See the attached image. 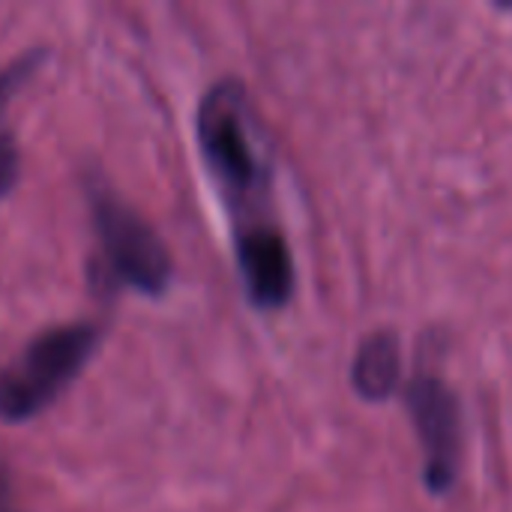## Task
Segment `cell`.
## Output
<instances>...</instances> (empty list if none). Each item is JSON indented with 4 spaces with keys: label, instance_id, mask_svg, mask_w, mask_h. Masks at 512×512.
<instances>
[{
    "label": "cell",
    "instance_id": "cell-1",
    "mask_svg": "<svg viewBox=\"0 0 512 512\" xmlns=\"http://www.w3.org/2000/svg\"><path fill=\"white\" fill-rule=\"evenodd\" d=\"M198 144L234 219V237L279 228L273 219V165L240 81H216L198 105Z\"/></svg>",
    "mask_w": 512,
    "mask_h": 512
},
{
    "label": "cell",
    "instance_id": "cell-2",
    "mask_svg": "<svg viewBox=\"0 0 512 512\" xmlns=\"http://www.w3.org/2000/svg\"><path fill=\"white\" fill-rule=\"evenodd\" d=\"M99 345L93 324H66L39 333L0 369V420L27 423L42 414L90 363Z\"/></svg>",
    "mask_w": 512,
    "mask_h": 512
},
{
    "label": "cell",
    "instance_id": "cell-3",
    "mask_svg": "<svg viewBox=\"0 0 512 512\" xmlns=\"http://www.w3.org/2000/svg\"><path fill=\"white\" fill-rule=\"evenodd\" d=\"M87 198L102 255L117 282L147 297H159L171 282V255L159 234L102 180L90 183Z\"/></svg>",
    "mask_w": 512,
    "mask_h": 512
},
{
    "label": "cell",
    "instance_id": "cell-4",
    "mask_svg": "<svg viewBox=\"0 0 512 512\" xmlns=\"http://www.w3.org/2000/svg\"><path fill=\"white\" fill-rule=\"evenodd\" d=\"M408 411L420 432L426 453V486L435 495H444L459 477L462 456V411L453 390L432 375H420L408 387Z\"/></svg>",
    "mask_w": 512,
    "mask_h": 512
},
{
    "label": "cell",
    "instance_id": "cell-5",
    "mask_svg": "<svg viewBox=\"0 0 512 512\" xmlns=\"http://www.w3.org/2000/svg\"><path fill=\"white\" fill-rule=\"evenodd\" d=\"M234 252L249 300L258 309H282L294 294V255L282 228L240 234Z\"/></svg>",
    "mask_w": 512,
    "mask_h": 512
},
{
    "label": "cell",
    "instance_id": "cell-6",
    "mask_svg": "<svg viewBox=\"0 0 512 512\" xmlns=\"http://www.w3.org/2000/svg\"><path fill=\"white\" fill-rule=\"evenodd\" d=\"M399 372H402V360H399V339L390 333H375L369 339H363L357 357H354V387L363 399L381 402L387 399L396 384H399Z\"/></svg>",
    "mask_w": 512,
    "mask_h": 512
},
{
    "label": "cell",
    "instance_id": "cell-7",
    "mask_svg": "<svg viewBox=\"0 0 512 512\" xmlns=\"http://www.w3.org/2000/svg\"><path fill=\"white\" fill-rule=\"evenodd\" d=\"M21 174V156H18V144L9 132H0V198H6Z\"/></svg>",
    "mask_w": 512,
    "mask_h": 512
},
{
    "label": "cell",
    "instance_id": "cell-8",
    "mask_svg": "<svg viewBox=\"0 0 512 512\" xmlns=\"http://www.w3.org/2000/svg\"><path fill=\"white\" fill-rule=\"evenodd\" d=\"M39 60H42V51H30V54H24L21 60H15L9 69L0 72V111H3V105L12 99V93L21 87V81L39 66Z\"/></svg>",
    "mask_w": 512,
    "mask_h": 512
},
{
    "label": "cell",
    "instance_id": "cell-9",
    "mask_svg": "<svg viewBox=\"0 0 512 512\" xmlns=\"http://www.w3.org/2000/svg\"><path fill=\"white\" fill-rule=\"evenodd\" d=\"M0 512H15L9 504V483H6L3 471H0Z\"/></svg>",
    "mask_w": 512,
    "mask_h": 512
}]
</instances>
